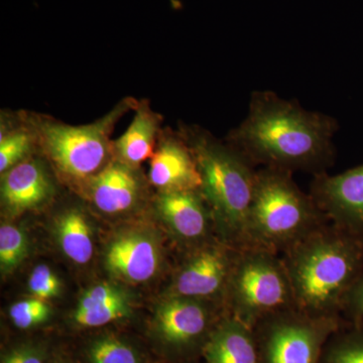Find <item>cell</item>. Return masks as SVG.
Masks as SVG:
<instances>
[{"instance_id":"6da1fadb","label":"cell","mask_w":363,"mask_h":363,"mask_svg":"<svg viewBox=\"0 0 363 363\" xmlns=\"http://www.w3.org/2000/svg\"><path fill=\"white\" fill-rule=\"evenodd\" d=\"M337 123L321 112L306 111L272 91H257L248 113L227 135V143L253 166L325 173L334 161Z\"/></svg>"},{"instance_id":"7a4b0ae2","label":"cell","mask_w":363,"mask_h":363,"mask_svg":"<svg viewBox=\"0 0 363 363\" xmlns=\"http://www.w3.org/2000/svg\"><path fill=\"white\" fill-rule=\"evenodd\" d=\"M360 234L327 221L283 253L296 309L325 318H336L344 309L360 279Z\"/></svg>"},{"instance_id":"3957f363","label":"cell","mask_w":363,"mask_h":363,"mask_svg":"<svg viewBox=\"0 0 363 363\" xmlns=\"http://www.w3.org/2000/svg\"><path fill=\"white\" fill-rule=\"evenodd\" d=\"M188 143L201 175L200 192L206 201L222 241L245 245L257 169L229 143L223 145L200 128H186Z\"/></svg>"},{"instance_id":"277c9868","label":"cell","mask_w":363,"mask_h":363,"mask_svg":"<svg viewBox=\"0 0 363 363\" xmlns=\"http://www.w3.org/2000/svg\"><path fill=\"white\" fill-rule=\"evenodd\" d=\"M327 221L311 195L303 193L294 182L292 172L257 169L243 247L283 255Z\"/></svg>"},{"instance_id":"5b68a950","label":"cell","mask_w":363,"mask_h":363,"mask_svg":"<svg viewBox=\"0 0 363 363\" xmlns=\"http://www.w3.org/2000/svg\"><path fill=\"white\" fill-rule=\"evenodd\" d=\"M224 298L229 316L252 329L272 315L296 308L283 259L250 245L238 248Z\"/></svg>"},{"instance_id":"8992f818","label":"cell","mask_w":363,"mask_h":363,"mask_svg":"<svg viewBox=\"0 0 363 363\" xmlns=\"http://www.w3.org/2000/svg\"><path fill=\"white\" fill-rule=\"evenodd\" d=\"M138 102L126 98L95 123L70 125L56 121H43L37 135L45 154L61 173L73 179L92 178L106 164L112 145L111 135L121 117Z\"/></svg>"},{"instance_id":"52a82bcc","label":"cell","mask_w":363,"mask_h":363,"mask_svg":"<svg viewBox=\"0 0 363 363\" xmlns=\"http://www.w3.org/2000/svg\"><path fill=\"white\" fill-rule=\"evenodd\" d=\"M336 323V318L313 317L296 308L267 317L259 323L266 326L264 363H316Z\"/></svg>"},{"instance_id":"ba28073f","label":"cell","mask_w":363,"mask_h":363,"mask_svg":"<svg viewBox=\"0 0 363 363\" xmlns=\"http://www.w3.org/2000/svg\"><path fill=\"white\" fill-rule=\"evenodd\" d=\"M238 248L224 241L198 245L177 274L172 296L207 302L225 298Z\"/></svg>"},{"instance_id":"9c48e42d","label":"cell","mask_w":363,"mask_h":363,"mask_svg":"<svg viewBox=\"0 0 363 363\" xmlns=\"http://www.w3.org/2000/svg\"><path fill=\"white\" fill-rule=\"evenodd\" d=\"M310 195L331 223L362 233L363 164L339 175H315Z\"/></svg>"},{"instance_id":"30bf717a","label":"cell","mask_w":363,"mask_h":363,"mask_svg":"<svg viewBox=\"0 0 363 363\" xmlns=\"http://www.w3.org/2000/svg\"><path fill=\"white\" fill-rule=\"evenodd\" d=\"M150 181L162 191L200 190L201 175L183 135H162L150 162Z\"/></svg>"},{"instance_id":"8fae6325","label":"cell","mask_w":363,"mask_h":363,"mask_svg":"<svg viewBox=\"0 0 363 363\" xmlns=\"http://www.w3.org/2000/svg\"><path fill=\"white\" fill-rule=\"evenodd\" d=\"M211 323L207 301L174 297L160 305L156 328L164 343L174 347L192 345L206 334Z\"/></svg>"},{"instance_id":"7c38bea8","label":"cell","mask_w":363,"mask_h":363,"mask_svg":"<svg viewBox=\"0 0 363 363\" xmlns=\"http://www.w3.org/2000/svg\"><path fill=\"white\" fill-rule=\"evenodd\" d=\"M157 209L177 238L186 242H201L209 235L213 221L200 190L162 191Z\"/></svg>"},{"instance_id":"4fadbf2b","label":"cell","mask_w":363,"mask_h":363,"mask_svg":"<svg viewBox=\"0 0 363 363\" xmlns=\"http://www.w3.org/2000/svg\"><path fill=\"white\" fill-rule=\"evenodd\" d=\"M105 264L114 276L130 283H143L152 279L159 269L161 252L147 234L125 233L109 245Z\"/></svg>"},{"instance_id":"5bb4252c","label":"cell","mask_w":363,"mask_h":363,"mask_svg":"<svg viewBox=\"0 0 363 363\" xmlns=\"http://www.w3.org/2000/svg\"><path fill=\"white\" fill-rule=\"evenodd\" d=\"M133 169L121 161L111 162L90 179L91 199L100 211L123 213L135 206L140 185Z\"/></svg>"},{"instance_id":"9a60e30c","label":"cell","mask_w":363,"mask_h":363,"mask_svg":"<svg viewBox=\"0 0 363 363\" xmlns=\"http://www.w3.org/2000/svg\"><path fill=\"white\" fill-rule=\"evenodd\" d=\"M52 193V184L44 168L32 160L20 162L2 177V203L13 213L39 206Z\"/></svg>"},{"instance_id":"2e32d148","label":"cell","mask_w":363,"mask_h":363,"mask_svg":"<svg viewBox=\"0 0 363 363\" xmlns=\"http://www.w3.org/2000/svg\"><path fill=\"white\" fill-rule=\"evenodd\" d=\"M203 353L207 363H259L253 329L231 316L210 332Z\"/></svg>"},{"instance_id":"e0dca14e","label":"cell","mask_w":363,"mask_h":363,"mask_svg":"<svg viewBox=\"0 0 363 363\" xmlns=\"http://www.w3.org/2000/svg\"><path fill=\"white\" fill-rule=\"evenodd\" d=\"M161 121V117L150 108V104H138L128 130L112 145L119 161L135 167L152 159Z\"/></svg>"},{"instance_id":"ac0fdd59","label":"cell","mask_w":363,"mask_h":363,"mask_svg":"<svg viewBox=\"0 0 363 363\" xmlns=\"http://www.w3.org/2000/svg\"><path fill=\"white\" fill-rule=\"evenodd\" d=\"M60 247L67 257L79 264H85L92 259L94 243L92 231L84 215L77 210L66 212L57 224Z\"/></svg>"},{"instance_id":"d6986e66","label":"cell","mask_w":363,"mask_h":363,"mask_svg":"<svg viewBox=\"0 0 363 363\" xmlns=\"http://www.w3.org/2000/svg\"><path fill=\"white\" fill-rule=\"evenodd\" d=\"M90 363H140L138 351L114 336H102L88 347Z\"/></svg>"},{"instance_id":"ffe728a7","label":"cell","mask_w":363,"mask_h":363,"mask_svg":"<svg viewBox=\"0 0 363 363\" xmlns=\"http://www.w3.org/2000/svg\"><path fill=\"white\" fill-rule=\"evenodd\" d=\"M0 135V172L4 174L25 161L32 150L33 135L25 130H1Z\"/></svg>"},{"instance_id":"44dd1931","label":"cell","mask_w":363,"mask_h":363,"mask_svg":"<svg viewBox=\"0 0 363 363\" xmlns=\"http://www.w3.org/2000/svg\"><path fill=\"white\" fill-rule=\"evenodd\" d=\"M28 252L26 234L18 227L2 224L0 227V266L2 272H11L25 259Z\"/></svg>"},{"instance_id":"7402d4cb","label":"cell","mask_w":363,"mask_h":363,"mask_svg":"<svg viewBox=\"0 0 363 363\" xmlns=\"http://www.w3.org/2000/svg\"><path fill=\"white\" fill-rule=\"evenodd\" d=\"M130 315V300L121 301V302L111 303L91 309L76 310L74 313V321L83 327H100L104 325L123 319Z\"/></svg>"},{"instance_id":"603a6c76","label":"cell","mask_w":363,"mask_h":363,"mask_svg":"<svg viewBox=\"0 0 363 363\" xmlns=\"http://www.w3.org/2000/svg\"><path fill=\"white\" fill-rule=\"evenodd\" d=\"M50 315L51 309L49 305L38 298L20 301L9 309L11 321L20 329H30L44 323L49 319Z\"/></svg>"},{"instance_id":"cb8c5ba5","label":"cell","mask_w":363,"mask_h":363,"mask_svg":"<svg viewBox=\"0 0 363 363\" xmlns=\"http://www.w3.org/2000/svg\"><path fill=\"white\" fill-rule=\"evenodd\" d=\"M28 290L40 300L56 297L61 291L58 277L45 264L35 267L28 279Z\"/></svg>"},{"instance_id":"d4e9b609","label":"cell","mask_w":363,"mask_h":363,"mask_svg":"<svg viewBox=\"0 0 363 363\" xmlns=\"http://www.w3.org/2000/svg\"><path fill=\"white\" fill-rule=\"evenodd\" d=\"M128 298L125 293L118 286L111 284H100V285L92 286L81 296L76 310L82 311V310L91 309L98 306L121 302Z\"/></svg>"},{"instance_id":"484cf974","label":"cell","mask_w":363,"mask_h":363,"mask_svg":"<svg viewBox=\"0 0 363 363\" xmlns=\"http://www.w3.org/2000/svg\"><path fill=\"white\" fill-rule=\"evenodd\" d=\"M327 363H363V341L350 340L336 346Z\"/></svg>"},{"instance_id":"4316f807","label":"cell","mask_w":363,"mask_h":363,"mask_svg":"<svg viewBox=\"0 0 363 363\" xmlns=\"http://www.w3.org/2000/svg\"><path fill=\"white\" fill-rule=\"evenodd\" d=\"M2 363H44V354L35 346L23 345L11 351Z\"/></svg>"},{"instance_id":"83f0119b","label":"cell","mask_w":363,"mask_h":363,"mask_svg":"<svg viewBox=\"0 0 363 363\" xmlns=\"http://www.w3.org/2000/svg\"><path fill=\"white\" fill-rule=\"evenodd\" d=\"M357 315H363V278L357 281L346 300L345 307Z\"/></svg>"}]
</instances>
